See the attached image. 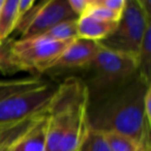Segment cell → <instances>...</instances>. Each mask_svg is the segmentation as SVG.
<instances>
[{
  "label": "cell",
  "instance_id": "cell-1",
  "mask_svg": "<svg viewBox=\"0 0 151 151\" xmlns=\"http://www.w3.org/2000/svg\"><path fill=\"white\" fill-rule=\"evenodd\" d=\"M150 84L137 73L121 86L89 99L88 128L120 132L138 144H150V124L144 115V96Z\"/></svg>",
  "mask_w": 151,
  "mask_h": 151
},
{
  "label": "cell",
  "instance_id": "cell-2",
  "mask_svg": "<svg viewBox=\"0 0 151 151\" xmlns=\"http://www.w3.org/2000/svg\"><path fill=\"white\" fill-rule=\"evenodd\" d=\"M89 91L84 80L68 77L59 83L47 112L46 151H78L88 132Z\"/></svg>",
  "mask_w": 151,
  "mask_h": 151
},
{
  "label": "cell",
  "instance_id": "cell-3",
  "mask_svg": "<svg viewBox=\"0 0 151 151\" xmlns=\"http://www.w3.org/2000/svg\"><path fill=\"white\" fill-rule=\"evenodd\" d=\"M58 85L38 77L2 81L0 84V124L15 123L46 114Z\"/></svg>",
  "mask_w": 151,
  "mask_h": 151
},
{
  "label": "cell",
  "instance_id": "cell-4",
  "mask_svg": "<svg viewBox=\"0 0 151 151\" xmlns=\"http://www.w3.org/2000/svg\"><path fill=\"white\" fill-rule=\"evenodd\" d=\"M88 66L90 76L84 82L88 88L89 99H92L121 86L132 79L138 73L139 60L134 55L101 46Z\"/></svg>",
  "mask_w": 151,
  "mask_h": 151
},
{
  "label": "cell",
  "instance_id": "cell-5",
  "mask_svg": "<svg viewBox=\"0 0 151 151\" xmlns=\"http://www.w3.org/2000/svg\"><path fill=\"white\" fill-rule=\"evenodd\" d=\"M151 18L147 16L140 0H126L117 27L105 40L101 47L138 57L143 36Z\"/></svg>",
  "mask_w": 151,
  "mask_h": 151
},
{
  "label": "cell",
  "instance_id": "cell-6",
  "mask_svg": "<svg viewBox=\"0 0 151 151\" xmlns=\"http://www.w3.org/2000/svg\"><path fill=\"white\" fill-rule=\"evenodd\" d=\"M77 40V38H76ZM71 42H56L42 35L12 42V53L25 71L44 73L55 63Z\"/></svg>",
  "mask_w": 151,
  "mask_h": 151
},
{
  "label": "cell",
  "instance_id": "cell-7",
  "mask_svg": "<svg viewBox=\"0 0 151 151\" xmlns=\"http://www.w3.org/2000/svg\"><path fill=\"white\" fill-rule=\"evenodd\" d=\"M78 19L67 0H48L35 2L29 12L20 20L17 28L22 38L45 33L61 22Z\"/></svg>",
  "mask_w": 151,
  "mask_h": 151
},
{
  "label": "cell",
  "instance_id": "cell-8",
  "mask_svg": "<svg viewBox=\"0 0 151 151\" xmlns=\"http://www.w3.org/2000/svg\"><path fill=\"white\" fill-rule=\"evenodd\" d=\"M101 45L99 42L78 37L69 44L62 53L54 67L59 68H77L88 66L97 54Z\"/></svg>",
  "mask_w": 151,
  "mask_h": 151
},
{
  "label": "cell",
  "instance_id": "cell-9",
  "mask_svg": "<svg viewBox=\"0 0 151 151\" xmlns=\"http://www.w3.org/2000/svg\"><path fill=\"white\" fill-rule=\"evenodd\" d=\"M47 122L48 118L45 114L27 132L12 143L9 151H46Z\"/></svg>",
  "mask_w": 151,
  "mask_h": 151
},
{
  "label": "cell",
  "instance_id": "cell-10",
  "mask_svg": "<svg viewBox=\"0 0 151 151\" xmlns=\"http://www.w3.org/2000/svg\"><path fill=\"white\" fill-rule=\"evenodd\" d=\"M118 22H109L96 19L89 15L78 18V37L101 42L110 35L117 27Z\"/></svg>",
  "mask_w": 151,
  "mask_h": 151
},
{
  "label": "cell",
  "instance_id": "cell-11",
  "mask_svg": "<svg viewBox=\"0 0 151 151\" xmlns=\"http://www.w3.org/2000/svg\"><path fill=\"white\" fill-rule=\"evenodd\" d=\"M19 21L18 0H4V4L0 12V42L7 40L17 28Z\"/></svg>",
  "mask_w": 151,
  "mask_h": 151
},
{
  "label": "cell",
  "instance_id": "cell-12",
  "mask_svg": "<svg viewBox=\"0 0 151 151\" xmlns=\"http://www.w3.org/2000/svg\"><path fill=\"white\" fill-rule=\"evenodd\" d=\"M139 75L150 84L151 81V24H148L143 36L138 55Z\"/></svg>",
  "mask_w": 151,
  "mask_h": 151
},
{
  "label": "cell",
  "instance_id": "cell-13",
  "mask_svg": "<svg viewBox=\"0 0 151 151\" xmlns=\"http://www.w3.org/2000/svg\"><path fill=\"white\" fill-rule=\"evenodd\" d=\"M42 116L28 118V119L22 120L20 122H15V123L0 124V146L13 143L16 139H18L24 132H27L35 123L36 120Z\"/></svg>",
  "mask_w": 151,
  "mask_h": 151
},
{
  "label": "cell",
  "instance_id": "cell-14",
  "mask_svg": "<svg viewBox=\"0 0 151 151\" xmlns=\"http://www.w3.org/2000/svg\"><path fill=\"white\" fill-rule=\"evenodd\" d=\"M77 21H78V19L61 22L40 35L45 36L49 40H56V42L75 40L76 38H78Z\"/></svg>",
  "mask_w": 151,
  "mask_h": 151
},
{
  "label": "cell",
  "instance_id": "cell-15",
  "mask_svg": "<svg viewBox=\"0 0 151 151\" xmlns=\"http://www.w3.org/2000/svg\"><path fill=\"white\" fill-rule=\"evenodd\" d=\"M12 42L4 40L0 44V73L3 75H13L20 71H25L12 53Z\"/></svg>",
  "mask_w": 151,
  "mask_h": 151
},
{
  "label": "cell",
  "instance_id": "cell-16",
  "mask_svg": "<svg viewBox=\"0 0 151 151\" xmlns=\"http://www.w3.org/2000/svg\"><path fill=\"white\" fill-rule=\"evenodd\" d=\"M103 134L111 151H139L141 148L140 144L123 134L115 132H107Z\"/></svg>",
  "mask_w": 151,
  "mask_h": 151
},
{
  "label": "cell",
  "instance_id": "cell-17",
  "mask_svg": "<svg viewBox=\"0 0 151 151\" xmlns=\"http://www.w3.org/2000/svg\"><path fill=\"white\" fill-rule=\"evenodd\" d=\"M78 151H111L101 132L88 129L86 137Z\"/></svg>",
  "mask_w": 151,
  "mask_h": 151
},
{
  "label": "cell",
  "instance_id": "cell-18",
  "mask_svg": "<svg viewBox=\"0 0 151 151\" xmlns=\"http://www.w3.org/2000/svg\"><path fill=\"white\" fill-rule=\"evenodd\" d=\"M121 14L122 13H117V12L111 11V9H105L103 6L94 4L92 0H90V7H89V9L85 15H89L91 17H94L99 20H104V21L118 22L120 17H121Z\"/></svg>",
  "mask_w": 151,
  "mask_h": 151
},
{
  "label": "cell",
  "instance_id": "cell-19",
  "mask_svg": "<svg viewBox=\"0 0 151 151\" xmlns=\"http://www.w3.org/2000/svg\"><path fill=\"white\" fill-rule=\"evenodd\" d=\"M73 13L78 18L84 16L90 7V0H67Z\"/></svg>",
  "mask_w": 151,
  "mask_h": 151
},
{
  "label": "cell",
  "instance_id": "cell-20",
  "mask_svg": "<svg viewBox=\"0 0 151 151\" xmlns=\"http://www.w3.org/2000/svg\"><path fill=\"white\" fill-rule=\"evenodd\" d=\"M93 3L111 11L122 13L126 4V0H92Z\"/></svg>",
  "mask_w": 151,
  "mask_h": 151
},
{
  "label": "cell",
  "instance_id": "cell-21",
  "mask_svg": "<svg viewBox=\"0 0 151 151\" xmlns=\"http://www.w3.org/2000/svg\"><path fill=\"white\" fill-rule=\"evenodd\" d=\"M34 3H35V1H33V0H18V13H19L20 20L31 9Z\"/></svg>",
  "mask_w": 151,
  "mask_h": 151
},
{
  "label": "cell",
  "instance_id": "cell-22",
  "mask_svg": "<svg viewBox=\"0 0 151 151\" xmlns=\"http://www.w3.org/2000/svg\"><path fill=\"white\" fill-rule=\"evenodd\" d=\"M144 115L147 122L151 123V87H148L144 96Z\"/></svg>",
  "mask_w": 151,
  "mask_h": 151
},
{
  "label": "cell",
  "instance_id": "cell-23",
  "mask_svg": "<svg viewBox=\"0 0 151 151\" xmlns=\"http://www.w3.org/2000/svg\"><path fill=\"white\" fill-rule=\"evenodd\" d=\"M139 151H151V147L150 144H144V145H141V148Z\"/></svg>",
  "mask_w": 151,
  "mask_h": 151
},
{
  "label": "cell",
  "instance_id": "cell-24",
  "mask_svg": "<svg viewBox=\"0 0 151 151\" xmlns=\"http://www.w3.org/2000/svg\"><path fill=\"white\" fill-rule=\"evenodd\" d=\"M12 143L9 144H5V145H1L0 146V151H9V146H11Z\"/></svg>",
  "mask_w": 151,
  "mask_h": 151
},
{
  "label": "cell",
  "instance_id": "cell-25",
  "mask_svg": "<svg viewBox=\"0 0 151 151\" xmlns=\"http://www.w3.org/2000/svg\"><path fill=\"white\" fill-rule=\"evenodd\" d=\"M3 4H4V0H0V12H1V9H2Z\"/></svg>",
  "mask_w": 151,
  "mask_h": 151
},
{
  "label": "cell",
  "instance_id": "cell-26",
  "mask_svg": "<svg viewBox=\"0 0 151 151\" xmlns=\"http://www.w3.org/2000/svg\"><path fill=\"white\" fill-rule=\"evenodd\" d=\"M1 83H2V81H1V80H0V84H1Z\"/></svg>",
  "mask_w": 151,
  "mask_h": 151
},
{
  "label": "cell",
  "instance_id": "cell-27",
  "mask_svg": "<svg viewBox=\"0 0 151 151\" xmlns=\"http://www.w3.org/2000/svg\"><path fill=\"white\" fill-rule=\"evenodd\" d=\"M0 44H2V42H0Z\"/></svg>",
  "mask_w": 151,
  "mask_h": 151
}]
</instances>
